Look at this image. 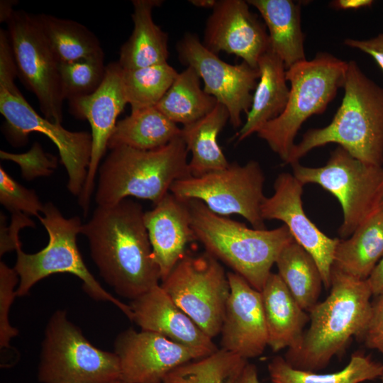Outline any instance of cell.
<instances>
[{"label":"cell","instance_id":"6da1fadb","mask_svg":"<svg viewBox=\"0 0 383 383\" xmlns=\"http://www.w3.org/2000/svg\"><path fill=\"white\" fill-rule=\"evenodd\" d=\"M81 233L102 279L121 296L133 300L161 280L142 206L129 199L97 206Z\"/></svg>","mask_w":383,"mask_h":383},{"label":"cell","instance_id":"7a4b0ae2","mask_svg":"<svg viewBox=\"0 0 383 383\" xmlns=\"http://www.w3.org/2000/svg\"><path fill=\"white\" fill-rule=\"evenodd\" d=\"M372 295L366 280L332 267L330 294L309 311L310 325L284 359L294 368L317 372L343 353L353 337H362L370 320Z\"/></svg>","mask_w":383,"mask_h":383},{"label":"cell","instance_id":"3957f363","mask_svg":"<svg viewBox=\"0 0 383 383\" xmlns=\"http://www.w3.org/2000/svg\"><path fill=\"white\" fill-rule=\"evenodd\" d=\"M343 88L341 104L331 123L308 130L286 164L299 162L314 148L336 143L365 163L383 166V87L350 60Z\"/></svg>","mask_w":383,"mask_h":383},{"label":"cell","instance_id":"277c9868","mask_svg":"<svg viewBox=\"0 0 383 383\" xmlns=\"http://www.w3.org/2000/svg\"><path fill=\"white\" fill-rule=\"evenodd\" d=\"M186 201L196 240L260 292L279 253L294 240L288 228L283 224L272 230L250 228L213 213L199 200Z\"/></svg>","mask_w":383,"mask_h":383},{"label":"cell","instance_id":"5b68a950","mask_svg":"<svg viewBox=\"0 0 383 383\" xmlns=\"http://www.w3.org/2000/svg\"><path fill=\"white\" fill-rule=\"evenodd\" d=\"M188 152L181 136L155 150L111 149L98 170L97 205H113L131 196L155 205L175 181L191 176Z\"/></svg>","mask_w":383,"mask_h":383},{"label":"cell","instance_id":"8992f818","mask_svg":"<svg viewBox=\"0 0 383 383\" xmlns=\"http://www.w3.org/2000/svg\"><path fill=\"white\" fill-rule=\"evenodd\" d=\"M18 77L13 51L6 42L0 44V113L4 117V133L13 146H21L30 133L44 134L56 145L67 175V189L79 197L86 181L91 153V135L70 131L60 123L40 116L28 103L15 84Z\"/></svg>","mask_w":383,"mask_h":383},{"label":"cell","instance_id":"52a82bcc","mask_svg":"<svg viewBox=\"0 0 383 383\" xmlns=\"http://www.w3.org/2000/svg\"><path fill=\"white\" fill-rule=\"evenodd\" d=\"M348 62L328 52H318L310 60L299 62L286 71L289 96L282 113L257 132L270 149L287 162L294 139L311 116L323 113L343 88Z\"/></svg>","mask_w":383,"mask_h":383},{"label":"cell","instance_id":"ba28073f","mask_svg":"<svg viewBox=\"0 0 383 383\" xmlns=\"http://www.w3.org/2000/svg\"><path fill=\"white\" fill-rule=\"evenodd\" d=\"M42 213L38 219L48 234V245L33 254L24 252L21 247L16 250L13 269L19 277L17 296L27 295L37 282L52 274L70 273L83 282L84 290L92 299L113 304L131 321L130 306L106 292L84 262L77 244L82 226L80 218H65L52 202L44 204Z\"/></svg>","mask_w":383,"mask_h":383},{"label":"cell","instance_id":"9c48e42d","mask_svg":"<svg viewBox=\"0 0 383 383\" xmlns=\"http://www.w3.org/2000/svg\"><path fill=\"white\" fill-rule=\"evenodd\" d=\"M293 175L304 185L316 184L335 196L341 205L343 220L340 239L349 238L380 210L383 201V166L365 163L340 146L321 167L292 165Z\"/></svg>","mask_w":383,"mask_h":383},{"label":"cell","instance_id":"30bf717a","mask_svg":"<svg viewBox=\"0 0 383 383\" xmlns=\"http://www.w3.org/2000/svg\"><path fill=\"white\" fill-rule=\"evenodd\" d=\"M38 379L42 383H110L121 379L116 354L92 345L65 311L50 318L42 343Z\"/></svg>","mask_w":383,"mask_h":383},{"label":"cell","instance_id":"8fae6325","mask_svg":"<svg viewBox=\"0 0 383 383\" xmlns=\"http://www.w3.org/2000/svg\"><path fill=\"white\" fill-rule=\"evenodd\" d=\"M265 181L260 163L250 160L243 165L233 162L223 170L178 179L170 192L182 200H199L220 216L240 215L253 228L264 230L261 206L266 197Z\"/></svg>","mask_w":383,"mask_h":383},{"label":"cell","instance_id":"7c38bea8","mask_svg":"<svg viewBox=\"0 0 383 383\" xmlns=\"http://www.w3.org/2000/svg\"><path fill=\"white\" fill-rule=\"evenodd\" d=\"M160 286L207 335L220 334L230 285L216 258L206 251L186 253Z\"/></svg>","mask_w":383,"mask_h":383},{"label":"cell","instance_id":"4fadbf2b","mask_svg":"<svg viewBox=\"0 0 383 383\" xmlns=\"http://www.w3.org/2000/svg\"><path fill=\"white\" fill-rule=\"evenodd\" d=\"M6 23L18 77L36 96L43 116L51 122L61 124L65 99L59 62L35 15L23 10L14 11Z\"/></svg>","mask_w":383,"mask_h":383},{"label":"cell","instance_id":"5bb4252c","mask_svg":"<svg viewBox=\"0 0 383 383\" xmlns=\"http://www.w3.org/2000/svg\"><path fill=\"white\" fill-rule=\"evenodd\" d=\"M179 60L195 70L204 82V91L223 105L233 128L242 124V113H248L260 73L245 62L227 63L208 50L199 36L186 33L177 45Z\"/></svg>","mask_w":383,"mask_h":383},{"label":"cell","instance_id":"9a60e30c","mask_svg":"<svg viewBox=\"0 0 383 383\" xmlns=\"http://www.w3.org/2000/svg\"><path fill=\"white\" fill-rule=\"evenodd\" d=\"M123 69L118 62L106 65L104 79L91 94L68 101L71 113L86 119L91 126V153L86 181L78 203L87 216L101 160L108 148L109 140L116 119L128 104L122 83Z\"/></svg>","mask_w":383,"mask_h":383},{"label":"cell","instance_id":"2e32d148","mask_svg":"<svg viewBox=\"0 0 383 383\" xmlns=\"http://www.w3.org/2000/svg\"><path fill=\"white\" fill-rule=\"evenodd\" d=\"M121 379L126 383H163L174 369L208 356L205 353L150 331L129 328L114 342Z\"/></svg>","mask_w":383,"mask_h":383},{"label":"cell","instance_id":"e0dca14e","mask_svg":"<svg viewBox=\"0 0 383 383\" xmlns=\"http://www.w3.org/2000/svg\"><path fill=\"white\" fill-rule=\"evenodd\" d=\"M304 186L293 174L280 173L275 179L273 194L265 197L262 202L261 215L264 220L284 223L294 240L313 258L323 284L329 289L334 254L340 239L324 234L307 217L302 206Z\"/></svg>","mask_w":383,"mask_h":383},{"label":"cell","instance_id":"ac0fdd59","mask_svg":"<svg viewBox=\"0 0 383 383\" xmlns=\"http://www.w3.org/2000/svg\"><path fill=\"white\" fill-rule=\"evenodd\" d=\"M247 1L217 0L209 16L202 43L217 55L223 51L257 68L260 57L270 48L267 28Z\"/></svg>","mask_w":383,"mask_h":383},{"label":"cell","instance_id":"d6986e66","mask_svg":"<svg viewBox=\"0 0 383 383\" xmlns=\"http://www.w3.org/2000/svg\"><path fill=\"white\" fill-rule=\"evenodd\" d=\"M227 276L230 294L220 332L221 348L248 360L268 345L261 293L239 274L228 272Z\"/></svg>","mask_w":383,"mask_h":383},{"label":"cell","instance_id":"ffe728a7","mask_svg":"<svg viewBox=\"0 0 383 383\" xmlns=\"http://www.w3.org/2000/svg\"><path fill=\"white\" fill-rule=\"evenodd\" d=\"M132 319L141 331L160 334L209 355L218 348L165 292L160 284L131 300Z\"/></svg>","mask_w":383,"mask_h":383},{"label":"cell","instance_id":"44dd1931","mask_svg":"<svg viewBox=\"0 0 383 383\" xmlns=\"http://www.w3.org/2000/svg\"><path fill=\"white\" fill-rule=\"evenodd\" d=\"M144 223L162 281L185 255L187 244L196 240L187 201L169 192L144 212Z\"/></svg>","mask_w":383,"mask_h":383},{"label":"cell","instance_id":"7402d4cb","mask_svg":"<svg viewBox=\"0 0 383 383\" xmlns=\"http://www.w3.org/2000/svg\"><path fill=\"white\" fill-rule=\"evenodd\" d=\"M260 293L268 345L274 352L296 347L309 321V315L299 306L278 274H270Z\"/></svg>","mask_w":383,"mask_h":383},{"label":"cell","instance_id":"603a6c76","mask_svg":"<svg viewBox=\"0 0 383 383\" xmlns=\"http://www.w3.org/2000/svg\"><path fill=\"white\" fill-rule=\"evenodd\" d=\"M260 77L253 92L246 121L237 133L241 142L260 129L268 121L278 117L284 110L289 96L286 78L287 69L270 49L258 60Z\"/></svg>","mask_w":383,"mask_h":383},{"label":"cell","instance_id":"cb8c5ba5","mask_svg":"<svg viewBox=\"0 0 383 383\" xmlns=\"http://www.w3.org/2000/svg\"><path fill=\"white\" fill-rule=\"evenodd\" d=\"M161 0H133L131 14L133 29L121 46L118 63L123 70H133L167 62L168 35L152 19L154 8Z\"/></svg>","mask_w":383,"mask_h":383},{"label":"cell","instance_id":"d4e9b609","mask_svg":"<svg viewBox=\"0 0 383 383\" xmlns=\"http://www.w3.org/2000/svg\"><path fill=\"white\" fill-rule=\"evenodd\" d=\"M260 13L267 28L270 50L287 70L306 59L305 35L301 24V3L292 0H248Z\"/></svg>","mask_w":383,"mask_h":383},{"label":"cell","instance_id":"484cf974","mask_svg":"<svg viewBox=\"0 0 383 383\" xmlns=\"http://www.w3.org/2000/svg\"><path fill=\"white\" fill-rule=\"evenodd\" d=\"M228 121L227 109L218 103L205 116L182 126L181 138L192 153L189 162L191 176H201L229 166L230 162L217 142L218 135Z\"/></svg>","mask_w":383,"mask_h":383},{"label":"cell","instance_id":"4316f807","mask_svg":"<svg viewBox=\"0 0 383 383\" xmlns=\"http://www.w3.org/2000/svg\"><path fill=\"white\" fill-rule=\"evenodd\" d=\"M383 257V211H378L349 238L340 239L333 267L366 280Z\"/></svg>","mask_w":383,"mask_h":383},{"label":"cell","instance_id":"83f0119b","mask_svg":"<svg viewBox=\"0 0 383 383\" xmlns=\"http://www.w3.org/2000/svg\"><path fill=\"white\" fill-rule=\"evenodd\" d=\"M180 136L181 128L152 106L131 112L117 121L108 148L127 146L142 150H155Z\"/></svg>","mask_w":383,"mask_h":383},{"label":"cell","instance_id":"f1b7e54d","mask_svg":"<svg viewBox=\"0 0 383 383\" xmlns=\"http://www.w3.org/2000/svg\"><path fill=\"white\" fill-rule=\"evenodd\" d=\"M200 79L194 68L187 67L178 73L156 108L170 121L182 126L205 116L218 101L201 88Z\"/></svg>","mask_w":383,"mask_h":383},{"label":"cell","instance_id":"f546056e","mask_svg":"<svg viewBox=\"0 0 383 383\" xmlns=\"http://www.w3.org/2000/svg\"><path fill=\"white\" fill-rule=\"evenodd\" d=\"M278 274L299 306L309 312L318 302L323 279L311 255L294 240L279 253Z\"/></svg>","mask_w":383,"mask_h":383},{"label":"cell","instance_id":"4dcf8cb0","mask_svg":"<svg viewBox=\"0 0 383 383\" xmlns=\"http://www.w3.org/2000/svg\"><path fill=\"white\" fill-rule=\"evenodd\" d=\"M272 383H361L382 376L383 365L362 353H354L348 365L341 370L328 374L298 370L281 356L274 357L268 364Z\"/></svg>","mask_w":383,"mask_h":383},{"label":"cell","instance_id":"1f68e13d","mask_svg":"<svg viewBox=\"0 0 383 383\" xmlns=\"http://www.w3.org/2000/svg\"><path fill=\"white\" fill-rule=\"evenodd\" d=\"M35 18L59 62L104 52L96 35L80 23L45 13L37 14Z\"/></svg>","mask_w":383,"mask_h":383},{"label":"cell","instance_id":"d6a6232c","mask_svg":"<svg viewBox=\"0 0 383 383\" xmlns=\"http://www.w3.org/2000/svg\"><path fill=\"white\" fill-rule=\"evenodd\" d=\"M177 74L168 62L133 70L123 69V87L131 112L155 106Z\"/></svg>","mask_w":383,"mask_h":383},{"label":"cell","instance_id":"836d02e7","mask_svg":"<svg viewBox=\"0 0 383 383\" xmlns=\"http://www.w3.org/2000/svg\"><path fill=\"white\" fill-rule=\"evenodd\" d=\"M247 362V360L221 348L174 369L163 383H234Z\"/></svg>","mask_w":383,"mask_h":383},{"label":"cell","instance_id":"e575fe53","mask_svg":"<svg viewBox=\"0 0 383 383\" xmlns=\"http://www.w3.org/2000/svg\"><path fill=\"white\" fill-rule=\"evenodd\" d=\"M104 53L59 62L62 95L68 101L89 96L101 84L106 74Z\"/></svg>","mask_w":383,"mask_h":383},{"label":"cell","instance_id":"d590c367","mask_svg":"<svg viewBox=\"0 0 383 383\" xmlns=\"http://www.w3.org/2000/svg\"><path fill=\"white\" fill-rule=\"evenodd\" d=\"M0 202L12 213H22L39 218L44 204L35 192L16 181L0 166Z\"/></svg>","mask_w":383,"mask_h":383},{"label":"cell","instance_id":"8d00e7d4","mask_svg":"<svg viewBox=\"0 0 383 383\" xmlns=\"http://www.w3.org/2000/svg\"><path fill=\"white\" fill-rule=\"evenodd\" d=\"M0 157L18 165L22 177L28 181L50 175L57 165V158L45 152L38 142H35L30 150L24 153L16 154L1 150Z\"/></svg>","mask_w":383,"mask_h":383},{"label":"cell","instance_id":"74e56055","mask_svg":"<svg viewBox=\"0 0 383 383\" xmlns=\"http://www.w3.org/2000/svg\"><path fill=\"white\" fill-rule=\"evenodd\" d=\"M19 277L13 268L0 262V348H9L11 339L18 334L9 321V311L16 295Z\"/></svg>","mask_w":383,"mask_h":383},{"label":"cell","instance_id":"f35d334b","mask_svg":"<svg viewBox=\"0 0 383 383\" xmlns=\"http://www.w3.org/2000/svg\"><path fill=\"white\" fill-rule=\"evenodd\" d=\"M35 227L34 222L27 215L18 213H12L10 226H6V217L1 213L0 255L21 247L18 233L24 227Z\"/></svg>","mask_w":383,"mask_h":383},{"label":"cell","instance_id":"ab89813d","mask_svg":"<svg viewBox=\"0 0 383 383\" xmlns=\"http://www.w3.org/2000/svg\"><path fill=\"white\" fill-rule=\"evenodd\" d=\"M362 337L367 348L383 354V294L372 303L370 320Z\"/></svg>","mask_w":383,"mask_h":383},{"label":"cell","instance_id":"60d3db41","mask_svg":"<svg viewBox=\"0 0 383 383\" xmlns=\"http://www.w3.org/2000/svg\"><path fill=\"white\" fill-rule=\"evenodd\" d=\"M344 44L370 55L383 71V33L367 40L347 38Z\"/></svg>","mask_w":383,"mask_h":383},{"label":"cell","instance_id":"b9f144b4","mask_svg":"<svg viewBox=\"0 0 383 383\" xmlns=\"http://www.w3.org/2000/svg\"><path fill=\"white\" fill-rule=\"evenodd\" d=\"M366 281L372 295L377 296L383 294V257L377 264Z\"/></svg>","mask_w":383,"mask_h":383},{"label":"cell","instance_id":"7bdbcfd3","mask_svg":"<svg viewBox=\"0 0 383 383\" xmlns=\"http://www.w3.org/2000/svg\"><path fill=\"white\" fill-rule=\"evenodd\" d=\"M373 4L372 0H335L331 3V6L339 10H357L370 7Z\"/></svg>","mask_w":383,"mask_h":383},{"label":"cell","instance_id":"ee69618b","mask_svg":"<svg viewBox=\"0 0 383 383\" xmlns=\"http://www.w3.org/2000/svg\"><path fill=\"white\" fill-rule=\"evenodd\" d=\"M234 383H260L256 366L248 362Z\"/></svg>","mask_w":383,"mask_h":383},{"label":"cell","instance_id":"f6af8a7d","mask_svg":"<svg viewBox=\"0 0 383 383\" xmlns=\"http://www.w3.org/2000/svg\"><path fill=\"white\" fill-rule=\"evenodd\" d=\"M16 4L15 1L3 0L0 3V21L7 22L10 18L14 9L13 6Z\"/></svg>","mask_w":383,"mask_h":383},{"label":"cell","instance_id":"bcb514c9","mask_svg":"<svg viewBox=\"0 0 383 383\" xmlns=\"http://www.w3.org/2000/svg\"><path fill=\"white\" fill-rule=\"evenodd\" d=\"M216 1L217 0H190L189 1L195 6L212 9L215 6Z\"/></svg>","mask_w":383,"mask_h":383},{"label":"cell","instance_id":"7dc6e473","mask_svg":"<svg viewBox=\"0 0 383 383\" xmlns=\"http://www.w3.org/2000/svg\"><path fill=\"white\" fill-rule=\"evenodd\" d=\"M110 383H126L125 382H123L122 379H116L115 381H113Z\"/></svg>","mask_w":383,"mask_h":383},{"label":"cell","instance_id":"c3c4849f","mask_svg":"<svg viewBox=\"0 0 383 383\" xmlns=\"http://www.w3.org/2000/svg\"><path fill=\"white\" fill-rule=\"evenodd\" d=\"M380 210H382L383 211V201H382L381 206H380Z\"/></svg>","mask_w":383,"mask_h":383},{"label":"cell","instance_id":"681fc988","mask_svg":"<svg viewBox=\"0 0 383 383\" xmlns=\"http://www.w3.org/2000/svg\"><path fill=\"white\" fill-rule=\"evenodd\" d=\"M381 378H382V382L383 383V373H382V374L381 376Z\"/></svg>","mask_w":383,"mask_h":383}]
</instances>
